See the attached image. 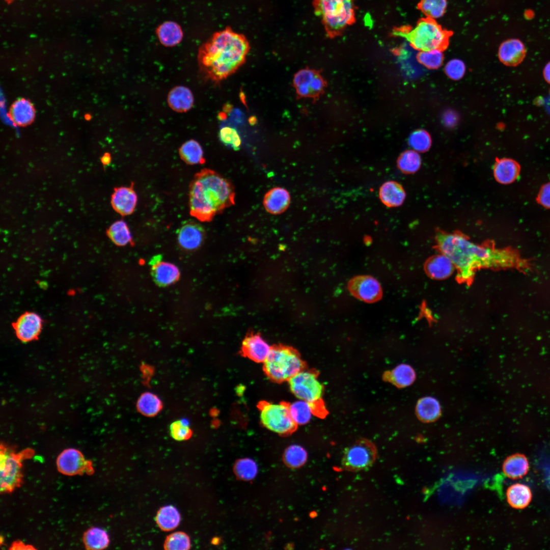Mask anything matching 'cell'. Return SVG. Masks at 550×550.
Returning <instances> with one entry per match:
<instances>
[{
    "label": "cell",
    "mask_w": 550,
    "mask_h": 550,
    "mask_svg": "<svg viewBox=\"0 0 550 550\" xmlns=\"http://www.w3.org/2000/svg\"><path fill=\"white\" fill-rule=\"evenodd\" d=\"M526 50L519 39L512 38L503 42L498 50V57L506 65L514 66L520 64L525 57Z\"/></svg>",
    "instance_id": "d6986e66"
},
{
    "label": "cell",
    "mask_w": 550,
    "mask_h": 550,
    "mask_svg": "<svg viewBox=\"0 0 550 550\" xmlns=\"http://www.w3.org/2000/svg\"><path fill=\"white\" fill-rule=\"evenodd\" d=\"M262 424L268 429L280 434L293 432L296 425L292 420L288 405L264 402L259 406Z\"/></svg>",
    "instance_id": "ba28073f"
},
{
    "label": "cell",
    "mask_w": 550,
    "mask_h": 550,
    "mask_svg": "<svg viewBox=\"0 0 550 550\" xmlns=\"http://www.w3.org/2000/svg\"><path fill=\"white\" fill-rule=\"evenodd\" d=\"M465 69V65L463 61L458 59H453L446 63L445 72L450 78L457 80L464 76Z\"/></svg>",
    "instance_id": "f6af8a7d"
},
{
    "label": "cell",
    "mask_w": 550,
    "mask_h": 550,
    "mask_svg": "<svg viewBox=\"0 0 550 550\" xmlns=\"http://www.w3.org/2000/svg\"><path fill=\"white\" fill-rule=\"evenodd\" d=\"M264 370L271 379L278 382L289 380L305 369V364L298 352L292 347L277 345L263 362Z\"/></svg>",
    "instance_id": "5b68a950"
},
{
    "label": "cell",
    "mask_w": 550,
    "mask_h": 550,
    "mask_svg": "<svg viewBox=\"0 0 550 550\" xmlns=\"http://www.w3.org/2000/svg\"><path fill=\"white\" fill-rule=\"evenodd\" d=\"M408 143L413 150L419 152H425L431 147V139L426 130L419 129L410 134Z\"/></svg>",
    "instance_id": "60d3db41"
},
{
    "label": "cell",
    "mask_w": 550,
    "mask_h": 550,
    "mask_svg": "<svg viewBox=\"0 0 550 550\" xmlns=\"http://www.w3.org/2000/svg\"><path fill=\"white\" fill-rule=\"evenodd\" d=\"M347 288L354 297L367 303L376 302L381 299L382 295L380 284L370 276L353 277L349 281Z\"/></svg>",
    "instance_id": "7c38bea8"
},
{
    "label": "cell",
    "mask_w": 550,
    "mask_h": 550,
    "mask_svg": "<svg viewBox=\"0 0 550 550\" xmlns=\"http://www.w3.org/2000/svg\"><path fill=\"white\" fill-rule=\"evenodd\" d=\"M167 102L169 107L178 113L189 111L194 103V97L190 90L186 87L177 86L169 92Z\"/></svg>",
    "instance_id": "7402d4cb"
},
{
    "label": "cell",
    "mask_w": 550,
    "mask_h": 550,
    "mask_svg": "<svg viewBox=\"0 0 550 550\" xmlns=\"http://www.w3.org/2000/svg\"><path fill=\"white\" fill-rule=\"evenodd\" d=\"M179 154L181 159L189 165L203 164L205 162L201 146L194 139L182 144L179 148Z\"/></svg>",
    "instance_id": "f1b7e54d"
},
{
    "label": "cell",
    "mask_w": 550,
    "mask_h": 550,
    "mask_svg": "<svg viewBox=\"0 0 550 550\" xmlns=\"http://www.w3.org/2000/svg\"><path fill=\"white\" fill-rule=\"evenodd\" d=\"M443 120L447 125L453 126L456 122V115L452 111H448L444 114Z\"/></svg>",
    "instance_id": "c3c4849f"
},
{
    "label": "cell",
    "mask_w": 550,
    "mask_h": 550,
    "mask_svg": "<svg viewBox=\"0 0 550 550\" xmlns=\"http://www.w3.org/2000/svg\"><path fill=\"white\" fill-rule=\"evenodd\" d=\"M101 161L104 166L108 165L111 161V155L108 153H105L101 157Z\"/></svg>",
    "instance_id": "816d5d0a"
},
{
    "label": "cell",
    "mask_w": 550,
    "mask_h": 550,
    "mask_svg": "<svg viewBox=\"0 0 550 550\" xmlns=\"http://www.w3.org/2000/svg\"><path fill=\"white\" fill-rule=\"evenodd\" d=\"M156 522L160 529L170 531L179 524L180 515L175 507L171 505L161 508L156 516Z\"/></svg>",
    "instance_id": "836d02e7"
},
{
    "label": "cell",
    "mask_w": 550,
    "mask_h": 550,
    "mask_svg": "<svg viewBox=\"0 0 550 550\" xmlns=\"http://www.w3.org/2000/svg\"><path fill=\"white\" fill-rule=\"evenodd\" d=\"M205 237V231L202 225L192 220L186 221L177 232V241L179 246L186 251L198 249Z\"/></svg>",
    "instance_id": "9a60e30c"
},
{
    "label": "cell",
    "mask_w": 550,
    "mask_h": 550,
    "mask_svg": "<svg viewBox=\"0 0 550 550\" xmlns=\"http://www.w3.org/2000/svg\"><path fill=\"white\" fill-rule=\"evenodd\" d=\"M151 274L155 283L160 287H166L178 280L180 272L174 264L162 261L160 255L153 257L150 260Z\"/></svg>",
    "instance_id": "e0dca14e"
},
{
    "label": "cell",
    "mask_w": 550,
    "mask_h": 550,
    "mask_svg": "<svg viewBox=\"0 0 550 550\" xmlns=\"http://www.w3.org/2000/svg\"><path fill=\"white\" fill-rule=\"evenodd\" d=\"M290 196L286 189L276 187L268 191L264 195L263 203L265 210L272 214L277 215L284 212L290 203Z\"/></svg>",
    "instance_id": "ffe728a7"
},
{
    "label": "cell",
    "mask_w": 550,
    "mask_h": 550,
    "mask_svg": "<svg viewBox=\"0 0 550 550\" xmlns=\"http://www.w3.org/2000/svg\"><path fill=\"white\" fill-rule=\"evenodd\" d=\"M314 7L329 35L338 34L354 21V0H315Z\"/></svg>",
    "instance_id": "8992f818"
},
{
    "label": "cell",
    "mask_w": 550,
    "mask_h": 550,
    "mask_svg": "<svg viewBox=\"0 0 550 550\" xmlns=\"http://www.w3.org/2000/svg\"><path fill=\"white\" fill-rule=\"evenodd\" d=\"M271 347L260 334L251 333L244 339L241 350L249 359L257 363H263L267 358Z\"/></svg>",
    "instance_id": "ac0fdd59"
},
{
    "label": "cell",
    "mask_w": 550,
    "mask_h": 550,
    "mask_svg": "<svg viewBox=\"0 0 550 550\" xmlns=\"http://www.w3.org/2000/svg\"><path fill=\"white\" fill-rule=\"evenodd\" d=\"M219 140L226 146L235 150L240 149L241 144L240 137L237 131L234 128L224 127L219 132Z\"/></svg>",
    "instance_id": "ee69618b"
},
{
    "label": "cell",
    "mask_w": 550,
    "mask_h": 550,
    "mask_svg": "<svg viewBox=\"0 0 550 550\" xmlns=\"http://www.w3.org/2000/svg\"><path fill=\"white\" fill-rule=\"evenodd\" d=\"M455 266L447 255L441 253L431 257L425 265V270L431 278L441 280L450 277L454 272Z\"/></svg>",
    "instance_id": "44dd1931"
},
{
    "label": "cell",
    "mask_w": 550,
    "mask_h": 550,
    "mask_svg": "<svg viewBox=\"0 0 550 550\" xmlns=\"http://www.w3.org/2000/svg\"><path fill=\"white\" fill-rule=\"evenodd\" d=\"M288 407L291 417L296 425L308 423L314 415L313 404L302 399L294 401Z\"/></svg>",
    "instance_id": "1f68e13d"
},
{
    "label": "cell",
    "mask_w": 550,
    "mask_h": 550,
    "mask_svg": "<svg viewBox=\"0 0 550 550\" xmlns=\"http://www.w3.org/2000/svg\"><path fill=\"white\" fill-rule=\"evenodd\" d=\"M137 408L144 416L151 417L157 415L162 408L160 399L155 395L146 392L143 394L137 402Z\"/></svg>",
    "instance_id": "d590c367"
},
{
    "label": "cell",
    "mask_w": 550,
    "mask_h": 550,
    "mask_svg": "<svg viewBox=\"0 0 550 550\" xmlns=\"http://www.w3.org/2000/svg\"><path fill=\"white\" fill-rule=\"evenodd\" d=\"M10 549H34L31 545H25L21 542H14Z\"/></svg>",
    "instance_id": "681fc988"
},
{
    "label": "cell",
    "mask_w": 550,
    "mask_h": 550,
    "mask_svg": "<svg viewBox=\"0 0 550 550\" xmlns=\"http://www.w3.org/2000/svg\"><path fill=\"white\" fill-rule=\"evenodd\" d=\"M236 475L244 480L253 479L256 475L257 466L256 462L250 458H243L237 461L234 467Z\"/></svg>",
    "instance_id": "7bdbcfd3"
},
{
    "label": "cell",
    "mask_w": 550,
    "mask_h": 550,
    "mask_svg": "<svg viewBox=\"0 0 550 550\" xmlns=\"http://www.w3.org/2000/svg\"><path fill=\"white\" fill-rule=\"evenodd\" d=\"M421 164V156L418 152L414 150L403 152L397 160L398 168L405 174H412L416 172L420 169Z\"/></svg>",
    "instance_id": "8d00e7d4"
},
{
    "label": "cell",
    "mask_w": 550,
    "mask_h": 550,
    "mask_svg": "<svg viewBox=\"0 0 550 550\" xmlns=\"http://www.w3.org/2000/svg\"><path fill=\"white\" fill-rule=\"evenodd\" d=\"M543 75L546 81L550 84V62L546 65L544 68Z\"/></svg>",
    "instance_id": "f907efd6"
},
{
    "label": "cell",
    "mask_w": 550,
    "mask_h": 550,
    "mask_svg": "<svg viewBox=\"0 0 550 550\" xmlns=\"http://www.w3.org/2000/svg\"><path fill=\"white\" fill-rule=\"evenodd\" d=\"M170 433L172 437L177 441L189 439L192 434L191 430L181 421H177L170 425Z\"/></svg>",
    "instance_id": "bcb514c9"
},
{
    "label": "cell",
    "mask_w": 550,
    "mask_h": 550,
    "mask_svg": "<svg viewBox=\"0 0 550 550\" xmlns=\"http://www.w3.org/2000/svg\"><path fill=\"white\" fill-rule=\"evenodd\" d=\"M32 451L15 453L8 448H1V492H11L19 487L22 479V460L31 456Z\"/></svg>",
    "instance_id": "52a82bcc"
},
{
    "label": "cell",
    "mask_w": 550,
    "mask_h": 550,
    "mask_svg": "<svg viewBox=\"0 0 550 550\" xmlns=\"http://www.w3.org/2000/svg\"><path fill=\"white\" fill-rule=\"evenodd\" d=\"M506 496L509 504L515 509L525 508L530 504L532 498L529 487L521 483L510 486L507 490Z\"/></svg>",
    "instance_id": "4316f807"
},
{
    "label": "cell",
    "mask_w": 550,
    "mask_h": 550,
    "mask_svg": "<svg viewBox=\"0 0 550 550\" xmlns=\"http://www.w3.org/2000/svg\"><path fill=\"white\" fill-rule=\"evenodd\" d=\"M138 202V196L134 189V183L128 186L115 187L111 196V203L114 210L122 216L133 213Z\"/></svg>",
    "instance_id": "2e32d148"
},
{
    "label": "cell",
    "mask_w": 550,
    "mask_h": 550,
    "mask_svg": "<svg viewBox=\"0 0 550 550\" xmlns=\"http://www.w3.org/2000/svg\"><path fill=\"white\" fill-rule=\"evenodd\" d=\"M435 239L440 252L450 258L457 270V279L463 282L472 281L476 271L482 268L523 269L529 267L516 250L497 249L493 244L479 245L460 232L438 231Z\"/></svg>",
    "instance_id": "6da1fadb"
},
{
    "label": "cell",
    "mask_w": 550,
    "mask_h": 550,
    "mask_svg": "<svg viewBox=\"0 0 550 550\" xmlns=\"http://www.w3.org/2000/svg\"><path fill=\"white\" fill-rule=\"evenodd\" d=\"M58 471L68 476L91 475L94 468L91 461L87 460L82 453L74 448H68L63 451L57 459Z\"/></svg>",
    "instance_id": "8fae6325"
},
{
    "label": "cell",
    "mask_w": 550,
    "mask_h": 550,
    "mask_svg": "<svg viewBox=\"0 0 550 550\" xmlns=\"http://www.w3.org/2000/svg\"><path fill=\"white\" fill-rule=\"evenodd\" d=\"M529 469V463L523 454L516 453L508 457L503 464V471L509 478L516 479L526 475Z\"/></svg>",
    "instance_id": "484cf974"
},
{
    "label": "cell",
    "mask_w": 550,
    "mask_h": 550,
    "mask_svg": "<svg viewBox=\"0 0 550 550\" xmlns=\"http://www.w3.org/2000/svg\"><path fill=\"white\" fill-rule=\"evenodd\" d=\"M249 121H250V123H251V124H253H253H255V123H256V118H254V117H252V118H250V119H249Z\"/></svg>",
    "instance_id": "f5cc1de1"
},
{
    "label": "cell",
    "mask_w": 550,
    "mask_h": 550,
    "mask_svg": "<svg viewBox=\"0 0 550 550\" xmlns=\"http://www.w3.org/2000/svg\"><path fill=\"white\" fill-rule=\"evenodd\" d=\"M416 413L421 420L425 422H432L437 419L441 414L439 403L432 397L422 398L417 404Z\"/></svg>",
    "instance_id": "f546056e"
},
{
    "label": "cell",
    "mask_w": 550,
    "mask_h": 550,
    "mask_svg": "<svg viewBox=\"0 0 550 550\" xmlns=\"http://www.w3.org/2000/svg\"><path fill=\"white\" fill-rule=\"evenodd\" d=\"M394 33L405 38L414 48L419 51L435 49L443 50L447 46L451 35L435 20L427 17L420 19L410 29H400Z\"/></svg>",
    "instance_id": "277c9868"
},
{
    "label": "cell",
    "mask_w": 550,
    "mask_h": 550,
    "mask_svg": "<svg viewBox=\"0 0 550 550\" xmlns=\"http://www.w3.org/2000/svg\"><path fill=\"white\" fill-rule=\"evenodd\" d=\"M447 5V0H420L418 8L427 18L435 20L444 15Z\"/></svg>",
    "instance_id": "74e56055"
},
{
    "label": "cell",
    "mask_w": 550,
    "mask_h": 550,
    "mask_svg": "<svg viewBox=\"0 0 550 550\" xmlns=\"http://www.w3.org/2000/svg\"><path fill=\"white\" fill-rule=\"evenodd\" d=\"M416 379L414 369L409 365L401 364L383 374V379L398 388H404L411 385Z\"/></svg>",
    "instance_id": "d4e9b609"
},
{
    "label": "cell",
    "mask_w": 550,
    "mask_h": 550,
    "mask_svg": "<svg viewBox=\"0 0 550 550\" xmlns=\"http://www.w3.org/2000/svg\"><path fill=\"white\" fill-rule=\"evenodd\" d=\"M249 50V43L243 35L229 28L216 32L199 48L200 71L206 79L218 83L244 63Z\"/></svg>",
    "instance_id": "7a4b0ae2"
},
{
    "label": "cell",
    "mask_w": 550,
    "mask_h": 550,
    "mask_svg": "<svg viewBox=\"0 0 550 550\" xmlns=\"http://www.w3.org/2000/svg\"><path fill=\"white\" fill-rule=\"evenodd\" d=\"M106 234L116 245L124 246L132 242V237L127 223L123 220L113 223L106 230Z\"/></svg>",
    "instance_id": "4dcf8cb0"
},
{
    "label": "cell",
    "mask_w": 550,
    "mask_h": 550,
    "mask_svg": "<svg viewBox=\"0 0 550 550\" xmlns=\"http://www.w3.org/2000/svg\"><path fill=\"white\" fill-rule=\"evenodd\" d=\"M7 1H8V2H9V1H11V0H7Z\"/></svg>",
    "instance_id": "db71d44e"
},
{
    "label": "cell",
    "mask_w": 550,
    "mask_h": 550,
    "mask_svg": "<svg viewBox=\"0 0 550 550\" xmlns=\"http://www.w3.org/2000/svg\"><path fill=\"white\" fill-rule=\"evenodd\" d=\"M537 203L544 207L550 209V182L544 184L536 198Z\"/></svg>",
    "instance_id": "7dc6e473"
},
{
    "label": "cell",
    "mask_w": 550,
    "mask_h": 550,
    "mask_svg": "<svg viewBox=\"0 0 550 550\" xmlns=\"http://www.w3.org/2000/svg\"><path fill=\"white\" fill-rule=\"evenodd\" d=\"M520 167L510 158H497L493 166V175L500 183L508 184L514 182L519 175Z\"/></svg>",
    "instance_id": "603a6c76"
},
{
    "label": "cell",
    "mask_w": 550,
    "mask_h": 550,
    "mask_svg": "<svg viewBox=\"0 0 550 550\" xmlns=\"http://www.w3.org/2000/svg\"><path fill=\"white\" fill-rule=\"evenodd\" d=\"M83 542L87 549L98 550L105 548L109 544V539L105 530L92 527L84 533Z\"/></svg>",
    "instance_id": "e575fe53"
},
{
    "label": "cell",
    "mask_w": 550,
    "mask_h": 550,
    "mask_svg": "<svg viewBox=\"0 0 550 550\" xmlns=\"http://www.w3.org/2000/svg\"><path fill=\"white\" fill-rule=\"evenodd\" d=\"M417 58L419 62L425 67L435 69L439 67L444 61L443 50L439 49L420 51Z\"/></svg>",
    "instance_id": "f35d334b"
},
{
    "label": "cell",
    "mask_w": 550,
    "mask_h": 550,
    "mask_svg": "<svg viewBox=\"0 0 550 550\" xmlns=\"http://www.w3.org/2000/svg\"><path fill=\"white\" fill-rule=\"evenodd\" d=\"M318 375L315 371L302 370L288 380L291 391L298 399L311 403L322 402L324 388Z\"/></svg>",
    "instance_id": "30bf717a"
},
{
    "label": "cell",
    "mask_w": 550,
    "mask_h": 550,
    "mask_svg": "<svg viewBox=\"0 0 550 550\" xmlns=\"http://www.w3.org/2000/svg\"><path fill=\"white\" fill-rule=\"evenodd\" d=\"M43 321L36 313L27 312L22 314L13 323L17 337L21 341L28 342L36 339L42 329Z\"/></svg>",
    "instance_id": "5bb4252c"
},
{
    "label": "cell",
    "mask_w": 550,
    "mask_h": 550,
    "mask_svg": "<svg viewBox=\"0 0 550 550\" xmlns=\"http://www.w3.org/2000/svg\"><path fill=\"white\" fill-rule=\"evenodd\" d=\"M298 97H315L324 87L322 78L315 71L305 68L296 73L293 80Z\"/></svg>",
    "instance_id": "4fadbf2b"
},
{
    "label": "cell",
    "mask_w": 550,
    "mask_h": 550,
    "mask_svg": "<svg viewBox=\"0 0 550 550\" xmlns=\"http://www.w3.org/2000/svg\"><path fill=\"white\" fill-rule=\"evenodd\" d=\"M406 194L403 187L396 181H387L379 188V199L384 205L389 207L400 206L403 203Z\"/></svg>",
    "instance_id": "cb8c5ba5"
},
{
    "label": "cell",
    "mask_w": 550,
    "mask_h": 550,
    "mask_svg": "<svg viewBox=\"0 0 550 550\" xmlns=\"http://www.w3.org/2000/svg\"><path fill=\"white\" fill-rule=\"evenodd\" d=\"M188 195L190 214L201 222H211L216 214L235 204L232 183L209 169H203L195 175Z\"/></svg>",
    "instance_id": "3957f363"
},
{
    "label": "cell",
    "mask_w": 550,
    "mask_h": 550,
    "mask_svg": "<svg viewBox=\"0 0 550 550\" xmlns=\"http://www.w3.org/2000/svg\"><path fill=\"white\" fill-rule=\"evenodd\" d=\"M156 32L160 43L168 47L177 45L183 38L181 27L173 21L164 22L158 26Z\"/></svg>",
    "instance_id": "83f0119b"
},
{
    "label": "cell",
    "mask_w": 550,
    "mask_h": 550,
    "mask_svg": "<svg viewBox=\"0 0 550 550\" xmlns=\"http://www.w3.org/2000/svg\"><path fill=\"white\" fill-rule=\"evenodd\" d=\"M377 455L375 445L368 439L361 438L345 449L342 465L345 470L351 472L366 469L374 463Z\"/></svg>",
    "instance_id": "9c48e42d"
},
{
    "label": "cell",
    "mask_w": 550,
    "mask_h": 550,
    "mask_svg": "<svg viewBox=\"0 0 550 550\" xmlns=\"http://www.w3.org/2000/svg\"><path fill=\"white\" fill-rule=\"evenodd\" d=\"M11 115L16 124L21 126L26 125L33 121L35 111L30 101L21 99L13 104L11 109Z\"/></svg>",
    "instance_id": "d6a6232c"
},
{
    "label": "cell",
    "mask_w": 550,
    "mask_h": 550,
    "mask_svg": "<svg viewBox=\"0 0 550 550\" xmlns=\"http://www.w3.org/2000/svg\"><path fill=\"white\" fill-rule=\"evenodd\" d=\"M307 458V453L304 448L299 445H292L285 451L284 460L290 467L297 468L305 464Z\"/></svg>",
    "instance_id": "ab89813d"
},
{
    "label": "cell",
    "mask_w": 550,
    "mask_h": 550,
    "mask_svg": "<svg viewBox=\"0 0 550 550\" xmlns=\"http://www.w3.org/2000/svg\"><path fill=\"white\" fill-rule=\"evenodd\" d=\"M164 547L168 550L189 549L190 548V539L185 533L176 532L167 537Z\"/></svg>",
    "instance_id": "b9f144b4"
}]
</instances>
